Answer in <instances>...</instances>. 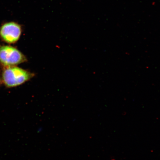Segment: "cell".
<instances>
[{
    "mask_svg": "<svg viewBox=\"0 0 160 160\" xmlns=\"http://www.w3.org/2000/svg\"><path fill=\"white\" fill-rule=\"evenodd\" d=\"M21 25L15 22H7L0 27V37L8 43H14L18 41L21 35Z\"/></svg>",
    "mask_w": 160,
    "mask_h": 160,
    "instance_id": "3",
    "label": "cell"
},
{
    "mask_svg": "<svg viewBox=\"0 0 160 160\" xmlns=\"http://www.w3.org/2000/svg\"><path fill=\"white\" fill-rule=\"evenodd\" d=\"M27 61L25 56L16 48L0 46V63L6 66L17 65Z\"/></svg>",
    "mask_w": 160,
    "mask_h": 160,
    "instance_id": "2",
    "label": "cell"
},
{
    "mask_svg": "<svg viewBox=\"0 0 160 160\" xmlns=\"http://www.w3.org/2000/svg\"><path fill=\"white\" fill-rule=\"evenodd\" d=\"M34 74L15 66H6L2 74L4 84L8 88L19 86L29 81Z\"/></svg>",
    "mask_w": 160,
    "mask_h": 160,
    "instance_id": "1",
    "label": "cell"
},
{
    "mask_svg": "<svg viewBox=\"0 0 160 160\" xmlns=\"http://www.w3.org/2000/svg\"><path fill=\"white\" fill-rule=\"evenodd\" d=\"M0 83H1V79H0Z\"/></svg>",
    "mask_w": 160,
    "mask_h": 160,
    "instance_id": "4",
    "label": "cell"
}]
</instances>
